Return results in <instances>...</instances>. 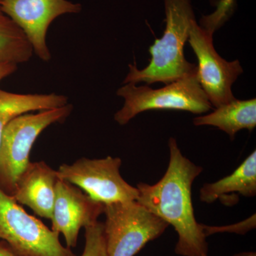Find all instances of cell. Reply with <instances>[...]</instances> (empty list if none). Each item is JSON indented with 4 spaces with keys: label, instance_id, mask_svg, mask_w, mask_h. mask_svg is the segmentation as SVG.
Returning a JSON list of instances; mask_svg holds the SVG:
<instances>
[{
    "label": "cell",
    "instance_id": "cell-1",
    "mask_svg": "<svg viewBox=\"0 0 256 256\" xmlns=\"http://www.w3.org/2000/svg\"><path fill=\"white\" fill-rule=\"evenodd\" d=\"M170 162L162 178L154 184H137L136 202L172 226L178 235L175 254L181 256H208L206 236L195 218L192 198L194 182L203 172L183 156L176 139L170 138Z\"/></svg>",
    "mask_w": 256,
    "mask_h": 256
},
{
    "label": "cell",
    "instance_id": "cell-2",
    "mask_svg": "<svg viewBox=\"0 0 256 256\" xmlns=\"http://www.w3.org/2000/svg\"><path fill=\"white\" fill-rule=\"evenodd\" d=\"M166 28L161 38H156L149 48V65L139 70L130 64V72L124 84L144 82L171 84L197 73V66L185 58L184 47L188 41L192 24L195 20L191 0H164Z\"/></svg>",
    "mask_w": 256,
    "mask_h": 256
},
{
    "label": "cell",
    "instance_id": "cell-3",
    "mask_svg": "<svg viewBox=\"0 0 256 256\" xmlns=\"http://www.w3.org/2000/svg\"><path fill=\"white\" fill-rule=\"evenodd\" d=\"M117 95L124 99V106L114 117L120 126L128 124L138 114L146 110H176L202 114L212 108L200 86L197 73L160 89H152L148 86H137L136 84L128 82L118 90Z\"/></svg>",
    "mask_w": 256,
    "mask_h": 256
},
{
    "label": "cell",
    "instance_id": "cell-4",
    "mask_svg": "<svg viewBox=\"0 0 256 256\" xmlns=\"http://www.w3.org/2000/svg\"><path fill=\"white\" fill-rule=\"evenodd\" d=\"M72 104L38 114H22L5 128L0 142V188L12 195L18 178L30 164L32 146L46 128L63 122L73 110Z\"/></svg>",
    "mask_w": 256,
    "mask_h": 256
},
{
    "label": "cell",
    "instance_id": "cell-5",
    "mask_svg": "<svg viewBox=\"0 0 256 256\" xmlns=\"http://www.w3.org/2000/svg\"><path fill=\"white\" fill-rule=\"evenodd\" d=\"M0 238L16 256H76L62 245L60 234L28 214L1 188Z\"/></svg>",
    "mask_w": 256,
    "mask_h": 256
},
{
    "label": "cell",
    "instance_id": "cell-6",
    "mask_svg": "<svg viewBox=\"0 0 256 256\" xmlns=\"http://www.w3.org/2000/svg\"><path fill=\"white\" fill-rule=\"evenodd\" d=\"M104 214L108 256H134L170 226L136 201L105 205Z\"/></svg>",
    "mask_w": 256,
    "mask_h": 256
},
{
    "label": "cell",
    "instance_id": "cell-7",
    "mask_svg": "<svg viewBox=\"0 0 256 256\" xmlns=\"http://www.w3.org/2000/svg\"><path fill=\"white\" fill-rule=\"evenodd\" d=\"M121 165L122 160L119 158H82L72 164L60 165L56 171L58 178L78 186L92 200L104 204L136 201L138 188L121 176Z\"/></svg>",
    "mask_w": 256,
    "mask_h": 256
},
{
    "label": "cell",
    "instance_id": "cell-8",
    "mask_svg": "<svg viewBox=\"0 0 256 256\" xmlns=\"http://www.w3.org/2000/svg\"><path fill=\"white\" fill-rule=\"evenodd\" d=\"M188 41L198 60L200 86L212 106L218 108L235 100L232 85L242 73L238 60L229 62L222 58L214 46L213 35L196 20L192 24Z\"/></svg>",
    "mask_w": 256,
    "mask_h": 256
},
{
    "label": "cell",
    "instance_id": "cell-9",
    "mask_svg": "<svg viewBox=\"0 0 256 256\" xmlns=\"http://www.w3.org/2000/svg\"><path fill=\"white\" fill-rule=\"evenodd\" d=\"M0 10L21 28L33 52L44 62L52 58L46 34L52 22L66 14H77L82 4L68 0H2Z\"/></svg>",
    "mask_w": 256,
    "mask_h": 256
},
{
    "label": "cell",
    "instance_id": "cell-10",
    "mask_svg": "<svg viewBox=\"0 0 256 256\" xmlns=\"http://www.w3.org/2000/svg\"><path fill=\"white\" fill-rule=\"evenodd\" d=\"M104 210L105 204L92 200L78 186L58 178L50 229L64 236L67 248L76 247L80 228L98 222Z\"/></svg>",
    "mask_w": 256,
    "mask_h": 256
},
{
    "label": "cell",
    "instance_id": "cell-11",
    "mask_svg": "<svg viewBox=\"0 0 256 256\" xmlns=\"http://www.w3.org/2000/svg\"><path fill=\"white\" fill-rule=\"evenodd\" d=\"M58 176L44 161L28 164L18 178L13 196L20 204L25 205L37 216L50 220Z\"/></svg>",
    "mask_w": 256,
    "mask_h": 256
},
{
    "label": "cell",
    "instance_id": "cell-12",
    "mask_svg": "<svg viewBox=\"0 0 256 256\" xmlns=\"http://www.w3.org/2000/svg\"><path fill=\"white\" fill-rule=\"evenodd\" d=\"M246 197L256 195V151L252 152L232 174L213 183H206L200 190V200L206 204L220 201L227 205L230 195Z\"/></svg>",
    "mask_w": 256,
    "mask_h": 256
},
{
    "label": "cell",
    "instance_id": "cell-13",
    "mask_svg": "<svg viewBox=\"0 0 256 256\" xmlns=\"http://www.w3.org/2000/svg\"><path fill=\"white\" fill-rule=\"evenodd\" d=\"M196 126H210L218 128L234 140L242 129L252 131L256 126V100H235L216 108L212 114L194 119Z\"/></svg>",
    "mask_w": 256,
    "mask_h": 256
},
{
    "label": "cell",
    "instance_id": "cell-14",
    "mask_svg": "<svg viewBox=\"0 0 256 256\" xmlns=\"http://www.w3.org/2000/svg\"><path fill=\"white\" fill-rule=\"evenodd\" d=\"M68 104L65 96L50 94H18L0 89V142L5 128L18 116L32 111L50 110Z\"/></svg>",
    "mask_w": 256,
    "mask_h": 256
},
{
    "label": "cell",
    "instance_id": "cell-15",
    "mask_svg": "<svg viewBox=\"0 0 256 256\" xmlns=\"http://www.w3.org/2000/svg\"><path fill=\"white\" fill-rule=\"evenodd\" d=\"M33 48L21 28L0 13V63L22 64L33 54Z\"/></svg>",
    "mask_w": 256,
    "mask_h": 256
},
{
    "label": "cell",
    "instance_id": "cell-16",
    "mask_svg": "<svg viewBox=\"0 0 256 256\" xmlns=\"http://www.w3.org/2000/svg\"><path fill=\"white\" fill-rule=\"evenodd\" d=\"M84 228L85 247L80 256H108L104 223L98 220Z\"/></svg>",
    "mask_w": 256,
    "mask_h": 256
},
{
    "label": "cell",
    "instance_id": "cell-17",
    "mask_svg": "<svg viewBox=\"0 0 256 256\" xmlns=\"http://www.w3.org/2000/svg\"><path fill=\"white\" fill-rule=\"evenodd\" d=\"M235 5V0H218L216 4V10L210 15L202 16L200 26L210 34L214 35L233 14Z\"/></svg>",
    "mask_w": 256,
    "mask_h": 256
},
{
    "label": "cell",
    "instance_id": "cell-18",
    "mask_svg": "<svg viewBox=\"0 0 256 256\" xmlns=\"http://www.w3.org/2000/svg\"><path fill=\"white\" fill-rule=\"evenodd\" d=\"M256 214L252 216L250 218L240 222V223L233 224V225L226 226H208L202 224L203 230L205 236L212 235L217 233H235L238 234H246L252 229L256 228Z\"/></svg>",
    "mask_w": 256,
    "mask_h": 256
},
{
    "label": "cell",
    "instance_id": "cell-19",
    "mask_svg": "<svg viewBox=\"0 0 256 256\" xmlns=\"http://www.w3.org/2000/svg\"><path fill=\"white\" fill-rule=\"evenodd\" d=\"M18 64L10 63V62L0 63V82L6 77L14 74L18 70Z\"/></svg>",
    "mask_w": 256,
    "mask_h": 256
},
{
    "label": "cell",
    "instance_id": "cell-20",
    "mask_svg": "<svg viewBox=\"0 0 256 256\" xmlns=\"http://www.w3.org/2000/svg\"><path fill=\"white\" fill-rule=\"evenodd\" d=\"M0 256H16L8 244L4 242H0Z\"/></svg>",
    "mask_w": 256,
    "mask_h": 256
},
{
    "label": "cell",
    "instance_id": "cell-21",
    "mask_svg": "<svg viewBox=\"0 0 256 256\" xmlns=\"http://www.w3.org/2000/svg\"><path fill=\"white\" fill-rule=\"evenodd\" d=\"M233 256H256V252H242Z\"/></svg>",
    "mask_w": 256,
    "mask_h": 256
},
{
    "label": "cell",
    "instance_id": "cell-22",
    "mask_svg": "<svg viewBox=\"0 0 256 256\" xmlns=\"http://www.w3.org/2000/svg\"><path fill=\"white\" fill-rule=\"evenodd\" d=\"M2 1V0H0V4H1ZM0 13H2L1 12V10H0Z\"/></svg>",
    "mask_w": 256,
    "mask_h": 256
}]
</instances>
